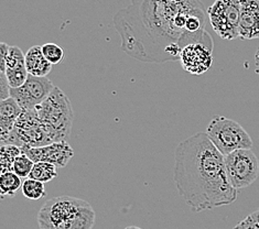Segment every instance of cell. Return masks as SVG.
Wrapping results in <instances>:
<instances>
[{
    "instance_id": "cell-1",
    "label": "cell",
    "mask_w": 259,
    "mask_h": 229,
    "mask_svg": "<svg viewBox=\"0 0 259 229\" xmlns=\"http://www.w3.org/2000/svg\"><path fill=\"white\" fill-rule=\"evenodd\" d=\"M201 0H132L114 16L120 48L145 63L180 60L183 48L201 43L214 50Z\"/></svg>"
},
{
    "instance_id": "cell-2",
    "label": "cell",
    "mask_w": 259,
    "mask_h": 229,
    "mask_svg": "<svg viewBox=\"0 0 259 229\" xmlns=\"http://www.w3.org/2000/svg\"><path fill=\"white\" fill-rule=\"evenodd\" d=\"M174 179L179 195L192 212L230 205L237 199L227 175L225 156L205 132H197L178 145Z\"/></svg>"
},
{
    "instance_id": "cell-3",
    "label": "cell",
    "mask_w": 259,
    "mask_h": 229,
    "mask_svg": "<svg viewBox=\"0 0 259 229\" xmlns=\"http://www.w3.org/2000/svg\"><path fill=\"white\" fill-rule=\"evenodd\" d=\"M36 220L40 229H92L96 214L89 202L72 196H58L43 204Z\"/></svg>"
},
{
    "instance_id": "cell-4",
    "label": "cell",
    "mask_w": 259,
    "mask_h": 229,
    "mask_svg": "<svg viewBox=\"0 0 259 229\" xmlns=\"http://www.w3.org/2000/svg\"><path fill=\"white\" fill-rule=\"evenodd\" d=\"M39 119L46 127L51 142L67 140L72 131L74 113L69 97L55 86L47 100L34 108Z\"/></svg>"
},
{
    "instance_id": "cell-5",
    "label": "cell",
    "mask_w": 259,
    "mask_h": 229,
    "mask_svg": "<svg viewBox=\"0 0 259 229\" xmlns=\"http://www.w3.org/2000/svg\"><path fill=\"white\" fill-rule=\"evenodd\" d=\"M205 133L223 156L252 148V140L248 132L240 123L224 116H215L206 127Z\"/></svg>"
},
{
    "instance_id": "cell-6",
    "label": "cell",
    "mask_w": 259,
    "mask_h": 229,
    "mask_svg": "<svg viewBox=\"0 0 259 229\" xmlns=\"http://www.w3.org/2000/svg\"><path fill=\"white\" fill-rule=\"evenodd\" d=\"M52 144L46 127L33 110H23L15 128L6 137L2 139V146L12 145L24 149V148H38Z\"/></svg>"
},
{
    "instance_id": "cell-7",
    "label": "cell",
    "mask_w": 259,
    "mask_h": 229,
    "mask_svg": "<svg viewBox=\"0 0 259 229\" xmlns=\"http://www.w3.org/2000/svg\"><path fill=\"white\" fill-rule=\"evenodd\" d=\"M213 30L224 40L239 38L240 0H215L207 9Z\"/></svg>"
},
{
    "instance_id": "cell-8",
    "label": "cell",
    "mask_w": 259,
    "mask_h": 229,
    "mask_svg": "<svg viewBox=\"0 0 259 229\" xmlns=\"http://www.w3.org/2000/svg\"><path fill=\"white\" fill-rule=\"evenodd\" d=\"M225 165L234 189L248 188L259 174V161L250 149H240L225 156Z\"/></svg>"
},
{
    "instance_id": "cell-9",
    "label": "cell",
    "mask_w": 259,
    "mask_h": 229,
    "mask_svg": "<svg viewBox=\"0 0 259 229\" xmlns=\"http://www.w3.org/2000/svg\"><path fill=\"white\" fill-rule=\"evenodd\" d=\"M55 86L48 77L30 75L21 87L11 88L10 97L19 104L22 110H33L51 95Z\"/></svg>"
},
{
    "instance_id": "cell-10",
    "label": "cell",
    "mask_w": 259,
    "mask_h": 229,
    "mask_svg": "<svg viewBox=\"0 0 259 229\" xmlns=\"http://www.w3.org/2000/svg\"><path fill=\"white\" fill-rule=\"evenodd\" d=\"M22 152L34 163L48 162L54 164L57 168H64L74 157V150L67 140L38 148H24Z\"/></svg>"
},
{
    "instance_id": "cell-11",
    "label": "cell",
    "mask_w": 259,
    "mask_h": 229,
    "mask_svg": "<svg viewBox=\"0 0 259 229\" xmlns=\"http://www.w3.org/2000/svg\"><path fill=\"white\" fill-rule=\"evenodd\" d=\"M179 61L186 72L193 75H201L212 67L213 51L201 43H193L182 49Z\"/></svg>"
},
{
    "instance_id": "cell-12",
    "label": "cell",
    "mask_w": 259,
    "mask_h": 229,
    "mask_svg": "<svg viewBox=\"0 0 259 229\" xmlns=\"http://www.w3.org/2000/svg\"><path fill=\"white\" fill-rule=\"evenodd\" d=\"M5 74L11 88H19L26 83L29 73L26 67V54L20 48L9 47L6 58Z\"/></svg>"
},
{
    "instance_id": "cell-13",
    "label": "cell",
    "mask_w": 259,
    "mask_h": 229,
    "mask_svg": "<svg viewBox=\"0 0 259 229\" xmlns=\"http://www.w3.org/2000/svg\"><path fill=\"white\" fill-rule=\"evenodd\" d=\"M239 38L259 39V0H240Z\"/></svg>"
},
{
    "instance_id": "cell-14",
    "label": "cell",
    "mask_w": 259,
    "mask_h": 229,
    "mask_svg": "<svg viewBox=\"0 0 259 229\" xmlns=\"http://www.w3.org/2000/svg\"><path fill=\"white\" fill-rule=\"evenodd\" d=\"M22 111L19 104L12 97L0 102V140L5 139L14 130Z\"/></svg>"
},
{
    "instance_id": "cell-15",
    "label": "cell",
    "mask_w": 259,
    "mask_h": 229,
    "mask_svg": "<svg viewBox=\"0 0 259 229\" xmlns=\"http://www.w3.org/2000/svg\"><path fill=\"white\" fill-rule=\"evenodd\" d=\"M26 67L30 75L47 77L52 71V64L42 52V47L33 45L26 53Z\"/></svg>"
},
{
    "instance_id": "cell-16",
    "label": "cell",
    "mask_w": 259,
    "mask_h": 229,
    "mask_svg": "<svg viewBox=\"0 0 259 229\" xmlns=\"http://www.w3.org/2000/svg\"><path fill=\"white\" fill-rule=\"evenodd\" d=\"M22 153L21 148L17 146H2V148H0V170H2V174L6 172H12L16 159Z\"/></svg>"
},
{
    "instance_id": "cell-17",
    "label": "cell",
    "mask_w": 259,
    "mask_h": 229,
    "mask_svg": "<svg viewBox=\"0 0 259 229\" xmlns=\"http://www.w3.org/2000/svg\"><path fill=\"white\" fill-rule=\"evenodd\" d=\"M58 168L54 164L48 162H36L33 165V169L30 173L29 177L36 179L42 183H48L53 178L58 177Z\"/></svg>"
},
{
    "instance_id": "cell-18",
    "label": "cell",
    "mask_w": 259,
    "mask_h": 229,
    "mask_svg": "<svg viewBox=\"0 0 259 229\" xmlns=\"http://www.w3.org/2000/svg\"><path fill=\"white\" fill-rule=\"evenodd\" d=\"M22 188L21 177L15 172H6L0 176V193L3 197L15 196L16 192Z\"/></svg>"
},
{
    "instance_id": "cell-19",
    "label": "cell",
    "mask_w": 259,
    "mask_h": 229,
    "mask_svg": "<svg viewBox=\"0 0 259 229\" xmlns=\"http://www.w3.org/2000/svg\"><path fill=\"white\" fill-rule=\"evenodd\" d=\"M22 194L28 200L38 201L47 195L45 183L36 181V179L27 177L22 183Z\"/></svg>"
},
{
    "instance_id": "cell-20",
    "label": "cell",
    "mask_w": 259,
    "mask_h": 229,
    "mask_svg": "<svg viewBox=\"0 0 259 229\" xmlns=\"http://www.w3.org/2000/svg\"><path fill=\"white\" fill-rule=\"evenodd\" d=\"M41 47L43 55H45V58L50 62L52 65L59 64L61 62L64 61V50L60 45H58L57 43H46V44H43Z\"/></svg>"
},
{
    "instance_id": "cell-21",
    "label": "cell",
    "mask_w": 259,
    "mask_h": 229,
    "mask_svg": "<svg viewBox=\"0 0 259 229\" xmlns=\"http://www.w3.org/2000/svg\"><path fill=\"white\" fill-rule=\"evenodd\" d=\"M33 165V161L30 159L27 154L22 153L16 159L12 172H15L16 174L20 177H27L30 175V173H31Z\"/></svg>"
},
{
    "instance_id": "cell-22",
    "label": "cell",
    "mask_w": 259,
    "mask_h": 229,
    "mask_svg": "<svg viewBox=\"0 0 259 229\" xmlns=\"http://www.w3.org/2000/svg\"><path fill=\"white\" fill-rule=\"evenodd\" d=\"M233 229H259V208L238 222Z\"/></svg>"
},
{
    "instance_id": "cell-23",
    "label": "cell",
    "mask_w": 259,
    "mask_h": 229,
    "mask_svg": "<svg viewBox=\"0 0 259 229\" xmlns=\"http://www.w3.org/2000/svg\"><path fill=\"white\" fill-rule=\"evenodd\" d=\"M10 90L11 87L8 83L7 76L5 73L0 72V100L6 101L10 98Z\"/></svg>"
},
{
    "instance_id": "cell-24",
    "label": "cell",
    "mask_w": 259,
    "mask_h": 229,
    "mask_svg": "<svg viewBox=\"0 0 259 229\" xmlns=\"http://www.w3.org/2000/svg\"><path fill=\"white\" fill-rule=\"evenodd\" d=\"M9 47L7 43L3 42L0 44V72L5 73L6 70V58H7V53L9 50Z\"/></svg>"
},
{
    "instance_id": "cell-25",
    "label": "cell",
    "mask_w": 259,
    "mask_h": 229,
    "mask_svg": "<svg viewBox=\"0 0 259 229\" xmlns=\"http://www.w3.org/2000/svg\"><path fill=\"white\" fill-rule=\"evenodd\" d=\"M125 229H143V228L137 227V226H128V227H126Z\"/></svg>"
}]
</instances>
